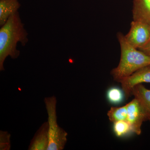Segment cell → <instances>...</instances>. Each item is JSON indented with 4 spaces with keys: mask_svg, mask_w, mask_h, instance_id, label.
<instances>
[{
    "mask_svg": "<svg viewBox=\"0 0 150 150\" xmlns=\"http://www.w3.org/2000/svg\"><path fill=\"white\" fill-rule=\"evenodd\" d=\"M28 35L22 23L18 11L9 18L0 29V71H4V64L8 56L13 59L18 58L20 51L17 43L25 46L28 42Z\"/></svg>",
    "mask_w": 150,
    "mask_h": 150,
    "instance_id": "cell-1",
    "label": "cell"
},
{
    "mask_svg": "<svg viewBox=\"0 0 150 150\" xmlns=\"http://www.w3.org/2000/svg\"><path fill=\"white\" fill-rule=\"evenodd\" d=\"M117 37L121 46V59L111 74L114 80L120 82L138 70L150 65V56L131 46L121 33L117 34Z\"/></svg>",
    "mask_w": 150,
    "mask_h": 150,
    "instance_id": "cell-2",
    "label": "cell"
},
{
    "mask_svg": "<svg viewBox=\"0 0 150 150\" xmlns=\"http://www.w3.org/2000/svg\"><path fill=\"white\" fill-rule=\"evenodd\" d=\"M48 115L49 145L47 150H62L67 141L68 134L57 123L56 97L53 96L44 98Z\"/></svg>",
    "mask_w": 150,
    "mask_h": 150,
    "instance_id": "cell-3",
    "label": "cell"
},
{
    "mask_svg": "<svg viewBox=\"0 0 150 150\" xmlns=\"http://www.w3.org/2000/svg\"><path fill=\"white\" fill-rule=\"evenodd\" d=\"M128 34L127 41L137 49H139L150 41V25L142 22L133 21Z\"/></svg>",
    "mask_w": 150,
    "mask_h": 150,
    "instance_id": "cell-4",
    "label": "cell"
},
{
    "mask_svg": "<svg viewBox=\"0 0 150 150\" xmlns=\"http://www.w3.org/2000/svg\"><path fill=\"white\" fill-rule=\"evenodd\" d=\"M127 108V121L131 125L132 132L137 135L142 133V126L146 121L144 112L138 100L135 98L126 104Z\"/></svg>",
    "mask_w": 150,
    "mask_h": 150,
    "instance_id": "cell-5",
    "label": "cell"
},
{
    "mask_svg": "<svg viewBox=\"0 0 150 150\" xmlns=\"http://www.w3.org/2000/svg\"><path fill=\"white\" fill-rule=\"evenodd\" d=\"M119 83L125 97L128 99L131 95V91L134 86L144 83H150V65L140 69Z\"/></svg>",
    "mask_w": 150,
    "mask_h": 150,
    "instance_id": "cell-6",
    "label": "cell"
},
{
    "mask_svg": "<svg viewBox=\"0 0 150 150\" xmlns=\"http://www.w3.org/2000/svg\"><path fill=\"white\" fill-rule=\"evenodd\" d=\"M131 95L138 100L144 110L146 121L150 118V90L146 88L142 83L134 86Z\"/></svg>",
    "mask_w": 150,
    "mask_h": 150,
    "instance_id": "cell-7",
    "label": "cell"
},
{
    "mask_svg": "<svg viewBox=\"0 0 150 150\" xmlns=\"http://www.w3.org/2000/svg\"><path fill=\"white\" fill-rule=\"evenodd\" d=\"M48 121L43 123L37 130L31 142L28 150H47L49 145Z\"/></svg>",
    "mask_w": 150,
    "mask_h": 150,
    "instance_id": "cell-8",
    "label": "cell"
},
{
    "mask_svg": "<svg viewBox=\"0 0 150 150\" xmlns=\"http://www.w3.org/2000/svg\"><path fill=\"white\" fill-rule=\"evenodd\" d=\"M133 16L134 21L150 25V0H134Z\"/></svg>",
    "mask_w": 150,
    "mask_h": 150,
    "instance_id": "cell-9",
    "label": "cell"
},
{
    "mask_svg": "<svg viewBox=\"0 0 150 150\" xmlns=\"http://www.w3.org/2000/svg\"><path fill=\"white\" fill-rule=\"evenodd\" d=\"M20 7L18 0H0V25L2 26Z\"/></svg>",
    "mask_w": 150,
    "mask_h": 150,
    "instance_id": "cell-10",
    "label": "cell"
},
{
    "mask_svg": "<svg viewBox=\"0 0 150 150\" xmlns=\"http://www.w3.org/2000/svg\"><path fill=\"white\" fill-rule=\"evenodd\" d=\"M107 116L110 122L126 121L127 117V108L126 105L119 107H111L108 110Z\"/></svg>",
    "mask_w": 150,
    "mask_h": 150,
    "instance_id": "cell-11",
    "label": "cell"
},
{
    "mask_svg": "<svg viewBox=\"0 0 150 150\" xmlns=\"http://www.w3.org/2000/svg\"><path fill=\"white\" fill-rule=\"evenodd\" d=\"M124 92L122 89L117 87H112L108 90L107 92V97L108 101L114 104H119L123 101Z\"/></svg>",
    "mask_w": 150,
    "mask_h": 150,
    "instance_id": "cell-12",
    "label": "cell"
},
{
    "mask_svg": "<svg viewBox=\"0 0 150 150\" xmlns=\"http://www.w3.org/2000/svg\"><path fill=\"white\" fill-rule=\"evenodd\" d=\"M113 130L117 137L126 136L130 132H132L131 125L127 121H117L113 123Z\"/></svg>",
    "mask_w": 150,
    "mask_h": 150,
    "instance_id": "cell-13",
    "label": "cell"
},
{
    "mask_svg": "<svg viewBox=\"0 0 150 150\" xmlns=\"http://www.w3.org/2000/svg\"><path fill=\"white\" fill-rule=\"evenodd\" d=\"M11 135L7 131H0V150L11 149Z\"/></svg>",
    "mask_w": 150,
    "mask_h": 150,
    "instance_id": "cell-14",
    "label": "cell"
},
{
    "mask_svg": "<svg viewBox=\"0 0 150 150\" xmlns=\"http://www.w3.org/2000/svg\"><path fill=\"white\" fill-rule=\"evenodd\" d=\"M139 50L143 51L145 54H147L148 55L150 56V41L149 43H147L146 45H145L144 46L139 49Z\"/></svg>",
    "mask_w": 150,
    "mask_h": 150,
    "instance_id": "cell-15",
    "label": "cell"
},
{
    "mask_svg": "<svg viewBox=\"0 0 150 150\" xmlns=\"http://www.w3.org/2000/svg\"><path fill=\"white\" fill-rule=\"evenodd\" d=\"M149 121H150V119H149Z\"/></svg>",
    "mask_w": 150,
    "mask_h": 150,
    "instance_id": "cell-16",
    "label": "cell"
}]
</instances>
